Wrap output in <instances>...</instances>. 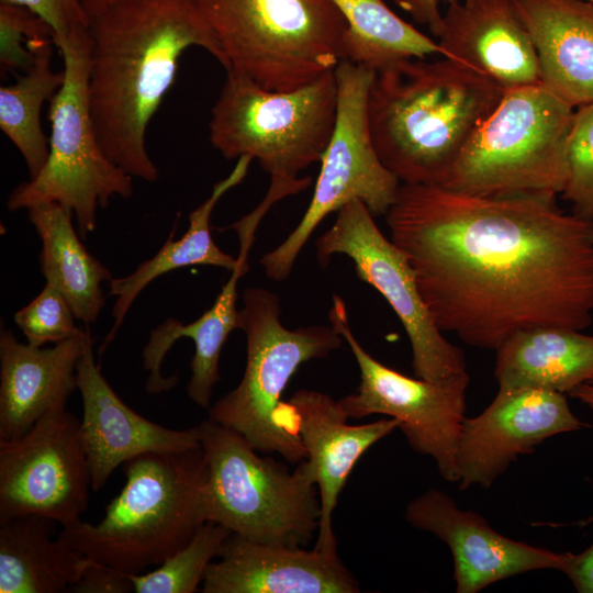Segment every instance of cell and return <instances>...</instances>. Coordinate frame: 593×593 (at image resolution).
<instances>
[{"instance_id":"obj_1","label":"cell","mask_w":593,"mask_h":593,"mask_svg":"<svg viewBox=\"0 0 593 593\" xmlns=\"http://www.w3.org/2000/svg\"><path fill=\"white\" fill-rule=\"evenodd\" d=\"M443 333L496 350L535 327L593 322V221L545 195L401 183L385 214Z\"/></svg>"},{"instance_id":"obj_2","label":"cell","mask_w":593,"mask_h":593,"mask_svg":"<svg viewBox=\"0 0 593 593\" xmlns=\"http://www.w3.org/2000/svg\"><path fill=\"white\" fill-rule=\"evenodd\" d=\"M88 94L105 155L131 177L155 182L148 124L174 85L178 61L200 47L224 54L193 0H123L91 20Z\"/></svg>"},{"instance_id":"obj_3","label":"cell","mask_w":593,"mask_h":593,"mask_svg":"<svg viewBox=\"0 0 593 593\" xmlns=\"http://www.w3.org/2000/svg\"><path fill=\"white\" fill-rule=\"evenodd\" d=\"M504 92L466 65L409 58L374 72L370 132L401 183L441 186L461 150Z\"/></svg>"},{"instance_id":"obj_4","label":"cell","mask_w":593,"mask_h":593,"mask_svg":"<svg viewBox=\"0 0 593 593\" xmlns=\"http://www.w3.org/2000/svg\"><path fill=\"white\" fill-rule=\"evenodd\" d=\"M125 484L98 524L77 519L58 538L80 555L130 574L187 545L205 523L208 467L201 446L154 451L123 463Z\"/></svg>"},{"instance_id":"obj_5","label":"cell","mask_w":593,"mask_h":593,"mask_svg":"<svg viewBox=\"0 0 593 593\" xmlns=\"http://www.w3.org/2000/svg\"><path fill=\"white\" fill-rule=\"evenodd\" d=\"M336 111L334 70L290 91L267 90L227 71L211 109L209 138L226 159H256L270 175L266 194L278 202L311 184L298 175L321 161Z\"/></svg>"},{"instance_id":"obj_6","label":"cell","mask_w":593,"mask_h":593,"mask_svg":"<svg viewBox=\"0 0 593 593\" xmlns=\"http://www.w3.org/2000/svg\"><path fill=\"white\" fill-rule=\"evenodd\" d=\"M226 72L290 91L343 60L347 22L332 0H193Z\"/></svg>"},{"instance_id":"obj_7","label":"cell","mask_w":593,"mask_h":593,"mask_svg":"<svg viewBox=\"0 0 593 593\" xmlns=\"http://www.w3.org/2000/svg\"><path fill=\"white\" fill-rule=\"evenodd\" d=\"M574 111L542 85L505 92L441 186L484 197L561 195Z\"/></svg>"},{"instance_id":"obj_8","label":"cell","mask_w":593,"mask_h":593,"mask_svg":"<svg viewBox=\"0 0 593 593\" xmlns=\"http://www.w3.org/2000/svg\"><path fill=\"white\" fill-rule=\"evenodd\" d=\"M208 477L205 521L251 541L303 547L318 530L321 500L304 459L290 471L262 457L242 435L210 418L199 425Z\"/></svg>"},{"instance_id":"obj_9","label":"cell","mask_w":593,"mask_h":593,"mask_svg":"<svg viewBox=\"0 0 593 593\" xmlns=\"http://www.w3.org/2000/svg\"><path fill=\"white\" fill-rule=\"evenodd\" d=\"M238 328L246 335L245 371L237 387L209 407V418L261 454L301 462L306 459L301 440L278 422L281 395L302 363L327 357L345 340L332 325L284 327L279 296L257 287L243 292Z\"/></svg>"},{"instance_id":"obj_10","label":"cell","mask_w":593,"mask_h":593,"mask_svg":"<svg viewBox=\"0 0 593 593\" xmlns=\"http://www.w3.org/2000/svg\"><path fill=\"white\" fill-rule=\"evenodd\" d=\"M64 63V81L49 100V154L41 171L9 194L10 211L53 202L75 216L81 238L94 231L98 208L115 197L130 198L133 177L103 152L92 122L88 82L90 33L55 44Z\"/></svg>"},{"instance_id":"obj_11","label":"cell","mask_w":593,"mask_h":593,"mask_svg":"<svg viewBox=\"0 0 593 593\" xmlns=\"http://www.w3.org/2000/svg\"><path fill=\"white\" fill-rule=\"evenodd\" d=\"M334 72L336 121L311 202L288 237L259 259L272 281L288 279L300 251L329 213L358 200L374 216L387 214L401 184L381 161L370 132L368 97L376 71L342 60Z\"/></svg>"},{"instance_id":"obj_12","label":"cell","mask_w":593,"mask_h":593,"mask_svg":"<svg viewBox=\"0 0 593 593\" xmlns=\"http://www.w3.org/2000/svg\"><path fill=\"white\" fill-rule=\"evenodd\" d=\"M328 320L348 344L360 371L356 391L339 400L348 417L383 414L396 419L411 448L432 457L439 474L458 483L456 455L466 418L468 372L428 381L383 365L355 337L346 304L338 295L333 296Z\"/></svg>"},{"instance_id":"obj_13","label":"cell","mask_w":593,"mask_h":593,"mask_svg":"<svg viewBox=\"0 0 593 593\" xmlns=\"http://www.w3.org/2000/svg\"><path fill=\"white\" fill-rule=\"evenodd\" d=\"M373 217L358 200L339 209L332 227L315 242L318 264L325 267L334 255L353 260L357 278L374 288L402 323L417 378L439 381L466 372L463 351L436 326L406 254L382 234Z\"/></svg>"},{"instance_id":"obj_14","label":"cell","mask_w":593,"mask_h":593,"mask_svg":"<svg viewBox=\"0 0 593 593\" xmlns=\"http://www.w3.org/2000/svg\"><path fill=\"white\" fill-rule=\"evenodd\" d=\"M91 473L80 419L56 407L24 435L0 440V523L40 515L60 526L87 510Z\"/></svg>"},{"instance_id":"obj_15","label":"cell","mask_w":593,"mask_h":593,"mask_svg":"<svg viewBox=\"0 0 593 593\" xmlns=\"http://www.w3.org/2000/svg\"><path fill=\"white\" fill-rule=\"evenodd\" d=\"M567 394L540 388H499L477 416L465 418L456 461L459 490L490 488L518 456L547 438L580 429Z\"/></svg>"},{"instance_id":"obj_16","label":"cell","mask_w":593,"mask_h":593,"mask_svg":"<svg viewBox=\"0 0 593 593\" xmlns=\"http://www.w3.org/2000/svg\"><path fill=\"white\" fill-rule=\"evenodd\" d=\"M348 415L331 395L298 390L278 410L282 429L301 440L314 470L321 500V517L314 549L337 553L333 513L347 479L361 456L399 428L394 418L350 425Z\"/></svg>"},{"instance_id":"obj_17","label":"cell","mask_w":593,"mask_h":593,"mask_svg":"<svg viewBox=\"0 0 593 593\" xmlns=\"http://www.w3.org/2000/svg\"><path fill=\"white\" fill-rule=\"evenodd\" d=\"M405 519L443 540L454 559L457 593H477L521 573L562 571L566 552H555L513 540L494 530L473 511L460 508L445 492L430 489L412 500Z\"/></svg>"},{"instance_id":"obj_18","label":"cell","mask_w":593,"mask_h":593,"mask_svg":"<svg viewBox=\"0 0 593 593\" xmlns=\"http://www.w3.org/2000/svg\"><path fill=\"white\" fill-rule=\"evenodd\" d=\"M77 384L82 401L80 433L94 492L104 486L119 466L136 456L201 446L198 425L167 428L121 400L96 363L90 331L77 366Z\"/></svg>"},{"instance_id":"obj_19","label":"cell","mask_w":593,"mask_h":593,"mask_svg":"<svg viewBox=\"0 0 593 593\" xmlns=\"http://www.w3.org/2000/svg\"><path fill=\"white\" fill-rule=\"evenodd\" d=\"M437 38L445 57L486 77L504 93L541 85L538 55L516 0L451 3Z\"/></svg>"},{"instance_id":"obj_20","label":"cell","mask_w":593,"mask_h":593,"mask_svg":"<svg viewBox=\"0 0 593 593\" xmlns=\"http://www.w3.org/2000/svg\"><path fill=\"white\" fill-rule=\"evenodd\" d=\"M205 571L203 593H358L337 553L251 541L231 534Z\"/></svg>"},{"instance_id":"obj_21","label":"cell","mask_w":593,"mask_h":593,"mask_svg":"<svg viewBox=\"0 0 593 593\" xmlns=\"http://www.w3.org/2000/svg\"><path fill=\"white\" fill-rule=\"evenodd\" d=\"M266 213L267 211L258 205L231 226L236 231L239 239L238 262L222 286L212 306L189 324L168 318L150 332L143 349V367L149 372L145 388L149 394L168 391L177 384V376L164 377L161 374V365L171 346L179 338L187 337L194 343L187 393L189 399L200 407H210L213 388L220 380L219 361L222 348L231 332L238 328L239 310L236 306L238 280L249 269L248 253L258 225Z\"/></svg>"},{"instance_id":"obj_22","label":"cell","mask_w":593,"mask_h":593,"mask_svg":"<svg viewBox=\"0 0 593 593\" xmlns=\"http://www.w3.org/2000/svg\"><path fill=\"white\" fill-rule=\"evenodd\" d=\"M90 328L52 347L21 343L0 333V440L24 435L53 409L66 406L78 390L77 366Z\"/></svg>"},{"instance_id":"obj_23","label":"cell","mask_w":593,"mask_h":593,"mask_svg":"<svg viewBox=\"0 0 593 593\" xmlns=\"http://www.w3.org/2000/svg\"><path fill=\"white\" fill-rule=\"evenodd\" d=\"M536 48L541 85L574 109L593 102V2L516 0Z\"/></svg>"},{"instance_id":"obj_24","label":"cell","mask_w":593,"mask_h":593,"mask_svg":"<svg viewBox=\"0 0 593 593\" xmlns=\"http://www.w3.org/2000/svg\"><path fill=\"white\" fill-rule=\"evenodd\" d=\"M499 388H540L569 394L593 381V335L563 327L518 332L496 350Z\"/></svg>"},{"instance_id":"obj_25","label":"cell","mask_w":593,"mask_h":593,"mask_svg":"<svg viewBox=\"0 0 593 593\" xmlns=\"http://www.w3.org/2000/svg\"><path fill=\"white\" fill-rule=\"evenodd\" d=\"M251 158L239 157L227 177L217 181L206 198L189 214V227L177 240L171 233L155 256L139 264L130 275L112 278L109 282L112 296H115L112 309L113 326L105 336L99 354L101 355L114 339L131 305L138 294L158 277L188 266H213L232 271L237 266V257L223 251L211 235V214L219 200L232 188L238 186L246 177Z\"/></svg>"},{"instance_id":"obj_26","label":"cell","mask_w":593,"mask_h":593,"mask_svg":"<svg viewBox=\"0 0 593 593\" xmlns=\"http://www.w3.org/2000/svg\"><path fill=\"white\" fill-rule=\"evenodd\" d=\"M57 525L40 515L0 523V593H68L90 559L53 538Z\"/></svg>"},{"instance_id":"obj_27","label":"cell","mask_w":593,"mask_h":593,"mask_svg":"<svg viewBox=\"0 0 593 593\" xmlns=\"http://www.w3.org/2000/svg\"><path fill=\"white\" fill-rule=\"evenodd\" d=\"M27 212L42 243L38 260L46 283L67 299L77 320L94 323L105 301L102 284L112 280L111 272L81 243L69 210L47 202Z\"/></svg>"},{"instance_id":"obj_28","label":"cell","mask_w":593,"mask_h":593,"mask_svg":"<svg viewBox=\"0 0 593 593\" xmlns=\"http://www.w3.org/2000/svg\"><path fill=\"white\" fill-rule=\"evenodd\" d=\"M347 22L343 60L373 71L396 61L445 57L437 41L396 15L383 0H332Z\"/></svg>"},{"instance_id":"obj_29","label":"cell","mask_w":593,"mask_h":593,"mask_svg":"<svg viewBox=\"0 0 593 593\" xmlns=\"http://www.w3.org/2000/svg\"><path fill=\"white\" fill-rule=\"evenodd\" d=\"M54 41L40 42L33 48L34 59L18 80L0 88V128L23 157L30 178L46 164L49 137L43 131L41 111L64 81V72L52 68Z\"/></svg>"},{"instance_id":"obj_30","label":"cell","mask_w":593,"mask_h":593,"mask_svg":"<svg viewBox=\"0 0 593 593\" xmlns=\"http://www.w3.org/2000/svg\"><path fill=\"white\" fill-rule=\"evenodd\" d=\"M232 534L214 522L203 523L190 541L148 572L130 574L136 593H193L202 584L208 566L217 558Z\"/></svg>"},{"instance_id":"obj_31","label":"cell","mask_w":593,"mask_h":593,"mask_svg":"<svg viewBox=\"0 0 593 593\" xmlns=\"http://www.w3.org/2000/svg\"><path fill=\"white\" fill-rule=\"evenodd\" d=\"M563 200L574 214L593 221V102L577 108L568 147V180Z\"/></svg>"},{"instance_id":"obj_32","label":"cell","mask_w":593,"mask_h":593,"mask_svg":"<svg viewBox=\"0 0 593 593\" xmlns=\"http://www.w3.org/2000/svg\"><path fill=\"white\" fill-rule=\"evenodd\" d=\"M13 318L26 343L35 347L58 344L83 329L76 325V316L67 299L48 283L29 304L16 311Z\"/></svg>"},{"instance_id":"obj_33","label":"cell","mask_w":593,"mask_h":593,"mask_svg":"<svg viewBox=\"0 0 593 593\" xmlns=\"http://www.w3.org/2000/svg\"><path fill=\"white\" fill-rule=\"evenodd\" d=\"M54 41L52 29L29 9L0 2V65L3 72L26 71L33 63L32 47Z\"/></svg>"},{"instance_id":"obj_34","label":"cell","mask_w":593,"mask_h":593,"mask_svg":"<svg viewBox=\"0 0 593 593\" xmlns=\"http://www.w3.org/2000/svg\"><path fill=\"white\" fill-rule=\"evenodd\" d=\"M24 7L52 29L54 44L90 33L91 20L81 0H0Z\"/></svg>"},{"instance_id":"obj_35","label":"cell","mask_w":593,"mask_h":593,"mask_svg":"<svg viewBox=\"0 0 593 593\" xmlns=\"http://www.w3.org/2000/svg\"><path fill=\"white\" fill-rule=\"evenodd\" d=\"M134 592L128 573L108 564L89 560L77 582L68 593H127Z\"/></svg>"},{"instance_id":"obj_36","label":"cell","mask_w":593,"mask_h":593,"mask_svg":"<svg viewBox=\"0 0 593 593\" xmlns=\"http://www.w3.org/2000/svg\"><path fill=\"white\" fill-rule=\"evenodd\" d=\"M577 592L593 593V542L579 553L566 552L562 571Z\"/></svg>"},{"instance_id":"obj_37","label":"cell","mask_w":593,"mask_h":593,"mask_svg":"<svg viewBox=\"0 0 593 593\" xmlns=\"http://www.w3.org/2000/svg\"><path fill=\"white\" fill-rule=\"evenodd\" d=\"M402 10L407 12L415 22L428 27L430 33L436 37L439 35L444 14L440 12V4L447 2L449 4L460 0H392Z\"/></svg>"},{"instance_id":"obj_38","label":"cell","mask_w":593,"mask_h":593,"mask_svg":"<svg viewBox=\"0 0 593 593\" xmlns=\"http://www.w3.org/2000/svg\"><path fill=\"white\" fill-rule=\"evenodd\" d=\"M123 0H81L82 5L90 20L94 19L103 11Z\"/></svg>"},{"instance_id":"obj_39","label":"cell","mask_w":593,"mask_h":593,"mask_svg":"<svg viewBox=\"0 0 593 593\" xmlns=\"http://www.w3.org/2000/svg\"><path fill=\"white\" fill-rule=\"evenodd\" d=\"M568 395L581 401L593 411V381L579 385L569 392Z\"/></svg>"},{"instance_id":"obj_40","label":"cell","mask_w":593,"mask_h":593,"mask_svg":"<svg viewBox=\"0 0 593 593\" xmlns=\"http://www.w3.org/2000/svg\"><path fill=\"white\" fill-rule=\"evenodd\" d=\"M592 239H593V233H592Z\"/></svg>"},{"instance_id":"obj_41","label":"cell","mask_w":593,"mask_h":593,"mask_svg":"<svg viewBox=\"0 0 593 593\" xmlns=\"http://www.w3.org/2000/svg\"><path fill=\"white\" fill-rule=\"evenodd\" d=\"M590 1H592V2H593V0H590Z\"/></svg>"}]
</instances>
